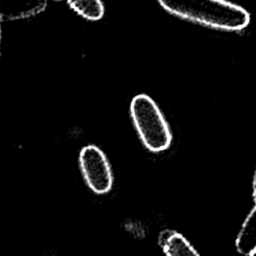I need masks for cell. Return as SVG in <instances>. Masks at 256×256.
Masks as SVG:
<instances>
[{
    "label": "cell",
    "mask_w": 256,
    "mask_h": 256,
    "mask_svg": "<svg viewBox=\"0 0 256 256\" xmlns=\"http://www.w3.org/2000/svg\"><path fill=\"white\" fill-rule=\"evenodd\" d=\"M253 199L256 204V170H255L254 178H253Z\"/></svg>",
    "instance_id": "ba28073f"
},
{
    "label": "cell",
    "mask_w": 256,
    "mask_h": 256,
    "mask_svg": "<svg viewBox=\"0 0 256 256\" xmlns=\"http://www.w3.org/2000/svg\"><path fill=\"white\" fill-rule=\"evenodd\" d=\"M235 245L238 252L243 255H250L256 250V206L244 220Z\"/></svg>",
    "instance_id": "8992f818"
},
{
    "label": "cell",
    "mask_w": 256,
    "mask_h": 256,
    "mask_svg": "<svg viewBox=\"0 0 256 256\" xmlns=\"http://www.w3.org/2000/svg\"><path fill=\"white\" fill-rule=\"evenodd\" d=\"M159 245L165 256H200L192 244L176 231L162 232Z\"/></svg>",
    "instance_id": "5b68a950"
},
{
    "label": "cell",
    "mask_w": 256,
    "mask_h": 256,
    "mask_svg": "<svg viewBox=\"0 0 256 256\" xmlns=\"http://www.w3.org/2000/svg\"><path fill=\"white\" fill-rule=\"evenodd\" d=\"M130 115L143 145L153 153L168 149L172 132L155 101L146 94H138L130 103Z\"/></svg>",
    "instance_id": "7a4b0ae2"
},
{
    "label": "cell",
    "mask_w": 256,
    "mask_h": 256,
    "mask_svg": "<svg viewBox=\"0 0 256 256\" xmlns=\"http://www.w3.org/2000/svg\"><path fill=\"white\" fill-rule=\"evenodd\" d=\"M47 0H1L0 16L2 21H13L33 17L43 12Z\"/></svg>",
    "instance_id": "277c9868"
},
{
    "label": "cell",
    "mask_w": 256,
    "mask_h": 256,
    "mask_svg": "<svg viewBox=\"0 0 256 256\" xmlns=\"http://www.w3.org/2000/svg\"><path fill=\"white\" fill-rule=\"evenodd\" d=\"M171 14L224 31H240L250 22L243 7L227 0H158Z\"/></svg>",
    "instance_id": "6da1fadb"
},
{
    "label": "cell",
    "mask_w": 256,
    "mask_h": 256,
    "mask_svg": "<svg viewBox=\"0 0 256 256\" xmlns=\"http://www.w3.org/2000/svg\"><path fill=\"white\" fill-rule=\"evenodd\" d=\"M249 256H256V250H255L254 252H252V253H251Z\"/></svg>",
    "instance_id": "9c48e42d"
},
{
    "label": "cell",
    "mask_w": 256,
    "mask_h": 256,
    "mask_svg": "<svg viewBox=\"0 0 256 256\" xmlns=\"http://www.w3.org/2000/svg\"><path fill=\"white\" fill-rule=\"evenodd\" d=\"M79 166L87 186L96 194L108 193L113 174L104 152L95 145L84 146L79 153Z\"/></svg>",
    "instance_id": "3957f363"
},
{
    "label": "cell",
    "mask_w": 256,
    "mask_h": 256,
    "mask_svg": "<svg viewBox=\"0 0 256 256\" xmlns=\"http://www.w3.org/2000/svg\"><path fill=\"white\" fill-rule=\"evenodd\" d=\"M56 1H62V0H56Z\"/></svg>",
    "instance_id": "30bf717a"
},
{
    "label": "cell",
    "mask_w": 256,
    "mask_h": 256,
    "mask_svg": "<svg viewBox=\"0 0 256 256\" xmlns=\"http://www.w3.org/2000/svg\"><path fill=\"white\" fill-rule=\"evenodd\" d=\"M69 6L80 16L90 21H97L104 15L101 0H67Z\"/></svg>",
    "instance_id": "52a82bcc"
}]
</instances>
